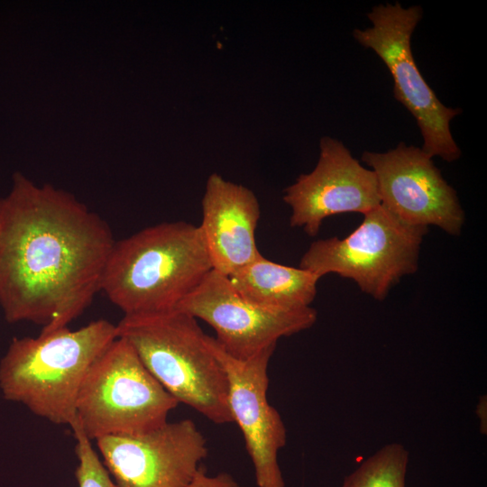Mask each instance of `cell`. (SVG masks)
<instances>
[{"instance_id": "18", "label": "cell", "mask_w": 487, "mask_h": 487, "mask_svg": "<svg viewBox=\"0 0 487 487\" xmlns=\"http://www.w3.org/2000/svg\"><path fill=\"white\" fill-rule=\"evenodd\" d=\"M487 401H486V396H482L481 397L478 404H477V407H476V414L477 416L479 417L480 418V424H481V432L483 434V426H484V429L487 431V428H486V425L484 424L483 422V413L485 414L486 413V404Z\"/></svg>"}, {"instance_id": "1", "label": "cell", "mask_w": 487, "mask_h": 487, "mask_svg": "<svg viewBox=\"0 0 487 487\" xmlns=\"http://www.w3.org/2000/svg\"><path fill=\"white\" fill-rule=\"evenodd\" d=\"M115 240L72 194L20 172L0 198V307L10 323L41 333L67 327L100 292Z\"/></svg>"}, {"instance_id": "13", "label": "cell", "mask_w": 487, "mask_h": 487, "mask_svg": "<svg viewBox=\"0 0 487 487\" xmlns=\"http://www.w3.org/2000/svg\"><path fill=\"white\" fill-rule=\"evenodd\" d=\"M202 213L199 228L214 271L228 277L262 255L255 241L260 205L252 190L214 173L207 181Z\"/></svg>"}, {"instance_id": "12", "label": "cell", "mask_w": 487, "mask_h": 487, "mask_svg": "<svg viewBox=\"0 0 487 487\" xmlns=\"http://www.w3.org/2000/svg\"><path fill=\"white\" fill-rule=\"evenodd\" d=\"M216 353L228 381L233 422L243 434L258 487H285L278 454L287 443V430L267 398L268 365L275 348L244 361L230 356L215 338Z\"/></svg>"}, {"instance_id": "15", "label": "cell", "mask_w": 487, "mask_h": 487, "mask_svg": "<svg viewBox=\"0 0 487 487\" xmlns=\"http://www.w3.org/2000/svg\"><path fill=\"white\" fill-rule=\"evenodd\" d=\"M409 460L403 445H385L345 476L341 487H406Z\"/></svg>"}, {"instance_id": "5", "label": "cell", "mask_w": 487, "mask_h": 487, "mask_svg": "<svg viewBox=\"0 0 487 487\" xmlns=\"http://www.w3.org/2000/svg\"><path fill=\"white\" fill-rule=\"evenodd\" d=\"M179 404L131 345L116 337L83 380L71 429L79 428L90 440L142 434L168 422Z\"/></svg>"}, {"instance_id": "14", "label": "cell", "mask_w": 487, "mask_h": 487, "mask_svg": "<svg viewBox=\"0 0 487 487\" xmlns=\"http://www.w3.org/2000/svg\"><path fill=\"white\" fill-rule=\"evenodd\" d=\"M228 279L247 300L264 308L288 311L310 307L320 278L309 271L277 263L261 255Z\"/></svg>"}, {"instance_id": "6", "label": "cell", "mask_w": 487, "mask_h": 487, "mask_svg": "<svg viewBox=\"0 0 487 487\" xmlns=\"http://www.w3.org/2000/svg\"><path fill=\"white\" fill-rule=\"evenodd\" d=\"M428 227L408 225L382 205L363 214L361 225L344 238L313 242L299 267L319 278L335 273L382 301L400 280L414 273Z\"/></svg>"}, {"instance_id": "16", "label": "cell", "mask_w": 487, "mask_h": 487, "mask_svg": "<svg viewBox=\"0 0 487 487\" xmlns=\"http://www.w3.org/2000/svg\"><path fill=\"white\" fill-rule=\"evenodd\" d=\"M76 439L78 466L75 476L78 487H116L92 446L91 440L78 427L72 429Z\"/></svg>"}, {"instance_id": "10", "label": "cell", "mask_w": 487, "mask_h": 487, "mask_svg": "<svg viewBox=\"0 0 487 487\" xmlns=\"http://www.w3.org/2000/svg\"><path fill=\"white\" fill-rule=\"evenodd\" d=\"M362 161L375 174L381 205L402 222L461 234L465 216L456 191L421 148L400 142L385 152H364Z\"/></svg>"}, {"instance_id": "3", "label": "cell", "mask_w": 487, "mask_h": 487, "mask_svg": "<svg viewBox=\"0 0 487 487\" xmlns=\"http://www.w3.org/2000/svg\"><path fill=\"white\" fill-rule=\"evenodd\" d=\"M116 337V325L98 319L75 330L67 326L37 337L14 338L0 363L4 397L72 428L83 380Z\"/></svg>"}, {"instance_id": "9", "label": "cell", "mask_w": 487, "mask_h": 487, "mask_svg": "<svg viewBox=\"0 0 487 487\" xmlns=\"http://www.w3.org/2000/svg\"><path fill=\"white\" fill-rule=\"evenodd\" d=\"M96 441L116 487H188L208 455L207 439L191 419Z\"/></svg>"}, {"instance_id": "7", "label": "cell", "mask_w": 487, "mask_h": 487, "mask_svg": "<svg viewBox=\"0 0 487 487\" xmlns=\"http://www.w3.org/2000/svg\"><path fill=\"white\" fill-rule=\"evenodd\" d=\"M372 26L355 29L354 39L372 50L386 65L393 81L394 97L414 116L423 137L421 149L431 158L447 162L460 158L450 122L460 109L443 105L420 73L411 51V36L422 17L419 5L403 8L395 4L378 5L367 14Z\"/></svg>"}, {"instance_id": "8", "label": "cell", "mask_w": 487, "mask_h": 487, "mask_svg": "<svg viewBox=\"0 0 487 487\" xmlns=\"http://www.w3.org/2000/svg\"><path fill=\"white\" fill-rule=\"evenodd\" d=\"M177 309L211 326L223 349L241 361L275 348L279 339L310 328L317 318L311 307L288 311L260 307L242 297L228 277L214 270Z\"/></svg>"}, {"instance_id": "4", "label": "cell", "mask_w": 487, "mask_h": 487, "mask_svg": "<svg viewBox=\"0 0 487 487\" xmlns=\"http://www.w3.org/2000/svg\"><path fill=\"white\" fill-rule=\"evenodd\" d=\"M159 383L179 402L215 424L232 423L228 381L215 349V337L197 318L179 309L130 315L115 324Z\"/></svg>"}, {"instance_id": "11", "label": "cell", "mask_w": 487, "mask_h": 487, "mask_svg": "<svg viewBox=\"0 0 487 487\" xmlns=\"http://www.w3.org/2000/svg\"><path fill=\"white\" fill-rule=\"evenodd\" d=\"M289 224L309 236L318 234L328 216L365 214L381 205L375 174L364 168L338 140L323 137L315 169L285 189Z\"/></svg>"}, {"instance_id": "2", "label": "cell", "mask_w": 487, "mask_h": 487, "mask_svg": "<svg viewBox=\"0 0 487 487\" xmlns=\"http://www.w3.org/2000/svg\"><path fill=\"white\" fill-rule=\"evenodd\" d=\"M211 270L199 226L163 222L115 242L100 292L125 316L168 312Z\"/></svg>"}, {"instance_id": "17", "label": "cell", "mask_w": 487, "mask_h": 487, "mask_svg": "<svg viewBox=\"0 0 487 487\" xmlns=\"http://www.w3.org/2000/svg\"><path fill=\"white\" fill-rule=\"evenodd\" d=\"M188 487H245L241 485L231 474L219 473L209 474L202 466Z\"/></svg>"}]
</instances>
